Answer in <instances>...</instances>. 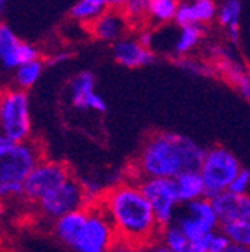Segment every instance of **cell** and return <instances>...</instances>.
<instances>
[{
  "instance_id": "obj_34",
  "label": "cell",
  "mask_w": 250,
  "mask_h": 252,
  "mask_svg": "<svg viewBox=\"0 0 250 252\" xmlns=\"http://www.w3.org/2000/svg\"><path fill=\"white\" fill-rule=\"evenodd\" d=\"M226 252H250V249H249V248H241V246L230 245V246L227 248V251H226Z\"/></svg>"
},
{
  "instance_id": "obj_3",
  "label": "cell",
  "mask_w": 250,
  "mask_h": 252,
  "mask_svg": "<svg viewBox=\"0 0 250 252\" xmlns=\"http://www.w3.org/2000/svg\"><path fill=\"white\" fill-rule=\"evenodd\" d=\"M0 131L14 143L29 140L31 111L27 91L19 88L0 91Z\"/></svg>"
},
{
  "instance_id": "obj_14",
  "label": "cell",
  "mask_w": 250,
  "mask_h": 252,
  "mask_svg": "<svg viewBox=\"0 0 250 252\" xmlns=\"http://www.w3.org/2000/svg\"><path fill=\"white\" fill-rule=\"evenodd\" d=\"M218 5L212 0H195V2L178 3L173 23L178 28L184 27H204L217 20Z\"/></svg>"
},
{
  "instance_id": "obj_23",
  "label": "cell",
  "mask_w": 250,
  "mask_h": 252,
  "mask_svg": "<svg viewBox=\"0 0 250 252\" xmlns=\"http://www.w3.org/2000/svg\"><path fill=\"white\" fill-rule=\"evenodd\" d=\"M158 240L163 245H166L169 249H172L173 252H187L192 246L189 238L186 237V234L180 229V226L177 223H172L169 226L161 228Z\"/></svg>"
},
{
  "instance_id": "obj_31",
  "label": "cell",
  "mask_w": 250,
  "mask_h": 252,
  "mask_svg": "<svg viewBox=\"0 0 250 252\" xmlns=\"http://www.w3.org/2000/svg\"><path fill=\"white\" fill-rule=\"evenodd\" d=\"M143 252H173L172 249H169L166 245L161 243L158 238L151 243H147L146 246H143Z\"/></svg>"
},
{
  "instance_id": "obj_12",
  "label": "cell",
  "mask_w": 250,
  "mask_h": 252,
  "mask_svg": "<svg viewBox=\"0 0 250 252\" xmlns=\"http://www.w3.org/2000/svg\"><path fill=\"white\" fill-rule=\"evenodd\" d=\"M87 28H89L91 35H94L97 40L115 43L123 37L129 35L128 32L132 28V25L118 5L111 6L105 14L100 16Z\"/></svg>"
},
{
  "instance_id": "obj_13",
  "label": "cell",
  "mask_w": 250,
  "mask_h": 252,
  "mask_svg": "<svg viewBox=\"0 0 250 252\" xmlns=\"http://www.w3.org/2000/svg\"><path fill=\"white\" fill-rule=\"evenodd\" d=\"M112 56L117 63L126 68H141L152 63L155 59V53L146 48L137 39V35H126L112 43Z\"/></svg>"
},
{
  "instance_id": "obj_22",
  "label": "cell",
  "mask_w": 250,
  "mask_h": 252,
  "mask_svg": "<svg viewBox=\"0 0 250 252\" xmlns=\"http://www.w3.org/2000/svg\"><path fill=\"white\" fill-rule=\"evenodd\" d=\"M203 35H204L203 27H184V28L177 27V32H175L173 43H172V53L178 57H186L201 43Z\"/></svg>"
},
{
  "instance_id": "obj_15",
  "label": "cell",
  "mask_w": 250,
  "mask_h": 252,
  "mask_svg": "<svg viewBox=\"0 0 250 252\" xmlns=\"http://www.w3.org/2000/svg\"><path fill=\"white\" fill-rule=\"evenodd\" d=\"M210 201L215 208L221 226L250 219V195H238L226 191L212 197Z\"/></svg>"
},
{
  "instance_id": "obj_1",
  "label": "cell",
  "mask_w": 250,
  "mask_h": 252,
  "mask_svg": "<svg viewBox=\"0 0 250 252\" xmlns=\"http://www.w3.org/2000/svg\"><path fill=\"white\" fill-rule=\"evenodd\" d=\"M97 205L111 220L118 240L143 248L158 238L161 226L139 180L131 177L111 186Z\"/></svg>"
},
{
  "instance_id": "obj_26",
  "label": "cell",
  "mask_w": 250,
  "mask_h": 252,
  "mask_svg": "<svg viewBox=\"0 0 250 252\" xmlns=\"http://www.w3.org/2000/svg\"><path fill=\"white\" fill-rule=\"evenodd\" d=\"M124 16L128 17L132 27H140L146 23L147 16V2L146 0H129V2H123L120 5Z\"/></svg>"
},
{
  "instance_id": "obj_35",
  "label": "cell",
  "mask_w": 250,
  "mask_h": 252,
  "mask_svg": "<svg viewBox=\"0 0 250 252\" xmlns=\"http://www.w3.org/2000/svg\"><path fill=\"white\" fill-rule=\"evenodd\" d=\"M5 9H6V2H5V0H0V16L3 14Z\"/></svg>"
},
{
  "instance_id": "obj_29",
  "label": "cell",
  "mask_w": 250,
  "mask_h": 252,
  "mask_svg": "<svg viewBox=\"0 0 250 252\" xmlns=\"http://www.w3.org/2000/svg\"><path fill=\"white\" fill-rule=\"evenodd\" d=\"M229 79L241 91V94H244L246 97H250V77L246 72H243L240 68H233L229 72Z\"/></svg>"
},
{
  "instance_id": "obj_28",
  "label": "cell",
  "mask_w": 250,
  "mask_h": 252,
  "mask_svg": "<svg viewBox=\"0 0 250 252\" xmlns=\"http://www.w3.org/2000/svg\"><path fill=\"white\" fill-rule=\"evenodd\" d=\"M249 189H250V171L243 168L232 182L229 191L238 195H249Z\"/></svg>"
},
{
  "instance_id": "obj_33",
  "label": "cell",
  "mask_w": 250,
  "mask_h": 252,
  "mask_svg": "<svg viewBox=\"0 0 250 252\" xmlns=\"http://www.w3.org/2000/svg\"><path fill=\"white\" fill-rule=\"evenodd\" d=\"M11 143H14V142H11V140H8V138L3 135V132L0 131V151L2 149H5V148H8Z\"/></svg>"
},
{
  "instance_id": "obj_36",
  "label": "cell",
  "mask_w": 250,
  "mask_h": 252,
  "mask_svg": "<svg viewBox=\"0 0 250 252\" xmlns=\"http://www.w3.org/2000/svg\"><path fill=\"white\" fill-rule=\"evenodd\" d=\"M187 252H206V251L201 249V248H196V246H191V249L187 251Z\"/></svg>"
},
{
  "instance_id": "obj_4",
  "label": "cell",
  "mask_w": 250,
  "mask_h": 252,
  "mask_svg": "<svg viewBox=\"0 0 250 252\" xmlns=\"http://www.w3.org/2000/svg\"><path fill=\"white\" fill-rule=\"evenodd\" d=\"M241 169L240 160L227 148L212 146L206 149L203 163L198 169L206 186V197L212 198L229 191L232 182Z\"/></svg>"
},
{
  "instance_id": "obj_2",
  "label": "cell",
  "mask_w": 250,
  "mask_h": 252,
  "mask_svg": "<svg viewBox=\"0 0 250 252\" xmlns=\"http://www.w3.org/2000/svg\"><path fill=\"white\" fill-rule=\"evenodd\" d=\"M203 149L192 138L178 132H155L143 143L137 156L132 179H170L186 171H198L204 158Z\"/></svg>"
},
{
  "instance_id": "obj_19",
  "label": "cell",
  "mask_w": 250,
  "mask_h": 252,
  "mask_svg": "<svg viewBox=\"0 0 250 252\" xmlns=\"http://www.w3.org/2000/svg\"><path fill=\"white\" fill-rule=\"evenodd\" d=\"M109 8L111 2L108 0H79L71 6L69 16L74 22L89 27Z\"/></svg>"
},
{
  "instance_id": "obj_25",
  "label": "cell",
  "mask_w": 250,
  "mask_h": 252,
  "mask_svg": "<svg viewBox=\"0 0 250 252\" xmlns=\"http://www.w3.org/2000/svg\"><path fill=\"white\" fill-rule=\"evenodd\" d=\"M221 231L226 234L230 245L250 249V219L222 224Z\"/></svg>"
},
{
  "instance_id": "obj_9",
  "label": "cell",
  "mask_w": 250,
  "mask_h": 252,
  "mask_svg": "<svg viewBox=\"0 0 250 252\" xmlns=\"http://www.w3.org/2000/svg\"><path fill=\"white\" fill-rule=\"evenodd\" d=\"M71 177V171L65 163L45 158L25 180L23 197L29 201H34V203H39L43 197L53 192L56 188L63 185Z\"/></svg>"
},
{
  "instance_id": "obj_5",
  "label": "cell",
  "mask_w": 250,
  "mask_h": 252,
  "mask_svg": "<svg viewBox=\"0 0 250 252\" xmlns=\"http://www.w3.org/2000/svg\"><path fill=\"white\" fill-rule=\"evenodd\" d=\"M42 160H45L43 149L39 142L11 143L0 151V183L23 185Z\"/></svg>"
},
{
  "instance_id": "obj_10",
  "label": "cell",
  "mask_w": 250,
  "mask_h": 252,
  "mask_svg": "<svg viewBox=\"0 0 250 252\" xmlns=\"http://www.w3.org/2000/svg\"><path fill=\"white\" fill-rule=\"evenodd\" d=\"M39 59V49L11 30L9 25L0 22V63L8 69H17L23 63Z\"/></svg>"
},
{
  "instance_id": "obj_20",
  "label": "cell",
  "mask_w": 250,
  "mask_h": 252,
  "mask_svg": "<svg viewBox=\"0 0 250 252\" xmlns=\"http://www.w3.org/2000/svg\"><path fill=\"white\" fill-rule=\"evenodd\" d=\"M177 9L178 2H175V0H149L146 16L147 27L160 28L166 27L169 23H173Z\"/></svg>"
},
{
  "instance_id": "obj_11",
  "label": "cell",
  "mask_w": 250,
  "mask_h": 252,
  "mask_svg": "<svg viewBox=\"0 0 250 252\" xmlns=\"http://www.w3.org/2000/svg\"><path fill=\"white\" fill-rule=\"evenodd\" d=\"M69 95L74 108L80 111L105 112V98L95 91V75L91 71H82L69 83Z\"/></svg>"
},
{
  "instance_id": "obj_18",
  "label": "cell",
  "mask_w": 250,
  "mask_h": 252,
  "mask_svg": "<svg viewBox=\"0 0 250 252\" xmlns=\"http://www.w3.org/2000/svg\"><path fill=\"white\" fill-rule=\"evenodd\" d=\"M181 205L206 197V186L199 171H186L173 179Z\"/></svg>"
},
{
  "instance_id": "obj_17",
  "label": "cell",
  "mask_w": 250,
  "mask_h": 252,
  "mask_svg": "<svg viewBox=\"0 0 250 252\" xmlns=\"http://www.w3.org/2000/svg\"><path fill=\"white\" fill-rule=\"evenodd\" d=\"M183 214L192 219L199 228L206 232H212L221 228V223L218 220V216L215 212V208L212 205L209 197H203L199 200L191 201V203L184 205Z\"/></svg>"
},
{
  "instance_id": "obj_27",
  "label": "cell",
  "mask_w": 250,
  "mask_h": 252,
  "mask_svg": "<svg viewBox=\"0 0 250 252\" xmlns=\"http://www.w3.org/2000/svg\"><path fill=\"white\" fill-rule=\"evenodd\" d=\"M229 246H230L229 238L221 231V228L206 234L203 237V240L196 245V248H201L206 252H226Z\"/></svg>"
},
{
  "instance_id": "obj_30",
  "label": "cell",
  "mask_w": 250,
  "mask_h": 252,
  "mask_svg": "<svg viewBox=\"0 0 250 252\" xmlns=\"http://www.w3.org/2000/svg\"><path fill=\"white\" fill-rule=\"evenodd\" d=\"M111 252H143V248L139 245H134V243H128V242H123L118 240L114 248L111 249Z\"/></svg>"
},
{
  "instance_id": "obj_24",
  "label": "cell",
  "mask_w": 250,
  "mask_h": 252,
  "mask_svg": "<svg viewBox=\"0 0 250 252\" xmlns=\"http://www.w3.org/2000/svg\"><path fill=\"white\" fill-rule=\"evenodd\" d=\"M43 68H45V63L40 59L23 63L22 66H19L16 69V85L19 90L27 91L31 86H34L39 82L40 75L43 72Z\"/></svg>"
},
{
  "instance_id": "obj_21",
  "label": "cell",
  "mask_w": 250,
  "mask_h": 252,
  "mask_svg": "<svg viewBox=\"0 0 250 252\" xmlns=\"http://www.w3.org/2000/svg\"><path fill=\"white\" fill-rule=\"evenodd\" d=\"M243 5L238 0H226L218 6L217 22L220 27H222L227 31L229 37L236 42L240 37V20H241Z\"/></svg>"
},
{
  "instance_id": "obj_6",
  "label": "cell",
  "mask_w": 250,
  "mask_h": 252,
  "mask_svg": "<svg viewBox=\"0 0 250 252\" xmlns=\"http://www.w3.org/2000/svg\"><path fill=\"white\" fill-rule=\"evenodd\" d=\"M118 242L117 232L98 205L87 208V220L72 252H111Z\"/></svg>"
},
{
  "instance_id": "obj_7",
  "label": "cell",
  "mask_w": 250,
  "mask_h": 252,
  "mask_svg": "<svg viewBox=\"0 0 250 252\" xmlns=\"http://www.w3.org/2000/svg\"><path fill=\"white\" fill-rule=\"evenodd\" d=\"M140 188L151 205L161 228L175 223L178 217L180 198L173 180L170 179H143Z\"/></svg>"
},
{
  "instance_id": "obj_32",
  "label": "cell",
  "mask_w": 250,
  "mask_h": 252,
  "mask_svg": "<svg viewBox=\"0 0 250 252\" xmlns=\"http://www.w3.org/2000/svg\"><path fill=\"white\" fill-rule=\"evenodd\" d=\"M69 59V54L68 53H58V54H54L53 57L48 59V63L49 65H57V63H61Z\"/></svg>"
},
{
  "instance_id": "obj_16",
  "label": "cell",
  "mask_w": 250,
  "mask_h": 252,
  "mask_svg": "<svg viewBox=\"0 0 250 252\" xmlns=\"http://www.w3.org/2000/svg\"><path fill=\"white\" fill-rule=\"evenodd\" d=\"M86 220H87V208L74 211L71 214H66V216L57 219L53 223V231H54L56 238L60 243H63L65 246L72 249L84 228Z\"/></svg>"
},
{
  "instance_id": "obj_8",
  "label": "cell",
  "mask_w": 250,
  "mask_h": 252,
  "mask_svg": "<svg viewBox=\"0 0 250 252\" xmlns=\"http://www.w3.org/2000/svg\"><path fill=\"white\" fill-rule=\"evenodd\" d=\"M37 206L45 217L51 219L53 221L74 211L89 208L83 183L74 177H71L63 185L56 188L53 192L43 197L37 203Z\"/></svg>"
}]
</instances>
